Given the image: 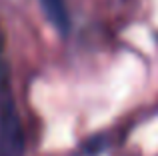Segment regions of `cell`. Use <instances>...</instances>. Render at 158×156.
<instances>
[{
	"label": "cell",
	"instance_id": "2",
	"mask_svg": "<svg viewBox=\"0 0 158 156\" xmlns=\"http://www.w3.org/2000/svg\"><path fill=\"white\" fill-rule=\"evenodd\" d=\"M46 20L60 32L62 36L70 32V14L64 0H38Z\"/></svg>",
	"mask_w": 158,
	"mask_h": 156
},
{
	"label": "cell",
	"instance_id": "1",
	"mask_svg": "<svg viewBox=\"0 0 158 156\" xmlns=\"http://www.w3.org/2000/svg\"><path fill=\"white\" fill-rule=\"evenodd\" d=\"M24 130L12 98L0 104V156H24Z\"/></svg>",
	"mask_w": 158,
	"mask_h": 156
}]
</instances>
